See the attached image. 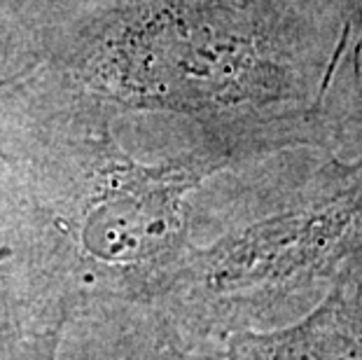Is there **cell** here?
Returning <instances> with one entry per match:
<instances>
[{
  "mask_svg": "<svg viewBox=\"0 0 362 360\" xmlns=\"http://www.w3.org/2000/svg\"><path fill=\"white\" fill-rule=\"evenodd\" d=\"M54 84L117 112H171L248 162L362 152L346 0H75L37 35Z\"/></svg>",
  "mask_w": 362,
  "mask_h": 360,
  "instance_id": "cell-1",
  "label": "cell"
},
{
  "mask_svg": "<svg viewBox=\"0 0 362 360\" xmlns=\"http://www.w3.org/2000/svg\"><path fill=\"white\" fill-rule=\"evenodd\" d=\"M28 75V73H26ZM49 103H14L0 117L10 175L12 241L0 265L17 267V304L35 320L122 309L152 311L187 252L189 202L236 162L213 143L141 162L115 136V112L57 87Z\"/></svg>",
  "mask_w": 362,
  "mask_h": 360,
  "instance_id": "cell-2",
  "label": "cell"
},
{
  "mask_svg": "<svg viewBox=\"0 0 362 360\" xmlns=\"http://www.w3.org/2000/svg\"><path fill=\"white\" fill-rule=\"evenodd\" d=\"M362 252V155L332 157L285 209L192 246L150 320L185 349L302 297Z\"/></svg>",
  "mask_w": 362,
  "mask_h": 360,
  "instance_id": "cell-3",
  "label": "cell"
},
{
  "mask_svg": "<svg viewBox=\"0 0 362 360\" xmlns=\"http://www.w3.org/2000/svg\"><path fill=\"white\" fill-rule=\"evenodd\" d=\"M220 360H362V252L302 320L276 330H236Z\"/></svg>",
  "mask_w": 362,
  "mask_h": 360,
  "instance_id": "cell-4",
  "label": "cell"
},
{
  "mask_svg": "<svg viewBox=\"0 0 362 360\" xmlns=\"http://www.w3.org/2000/svg\"><path fill=\"white\" fill-rule=\"evenodd\" d=\"M61 335V325L35 320L7 290H0V360H59ZM122 360H187V354L164 327L150 320L145 330L136 332Z\"/></svg>",
  "mask_w": 362,
  "mask_h": 360,
  "instance_id": "cell-5",
  "label": "cell"
},
{
  "mask_svg": "<svg viewBox=\"0 0 362 360\" xmlns=\"http://www.w3.org/2000/svg\"><path fill=\"white\" fill-rule=\"evenodd\" d=\"M351 7V19L353 26H356V35H358V50H360V75H362V0H346Z\"/></svg>",
  "mask_w": 362,
  "mask_h": 360,
  "instance_id": "cell-6",
  "label": "cell"
},
{
  "mask_svg": "<svg viewBox=\"0 0 362 360\" xmlns=\"http://www.w3.org/2000/svg\"><path fill=\"white\" fill-rule=\"evenodd\" d=\"M30 71V66H26V68H21L19 73H14V75H10V78H3L0 80V101H3V98L10 94V91L17 87V84L26 78V73Z\"/></svg>",
  "mask_w": 362,
  "mask_h": 360,
  "instance_id": "cell-7",
  "label": "cell"
}]
</instances>
